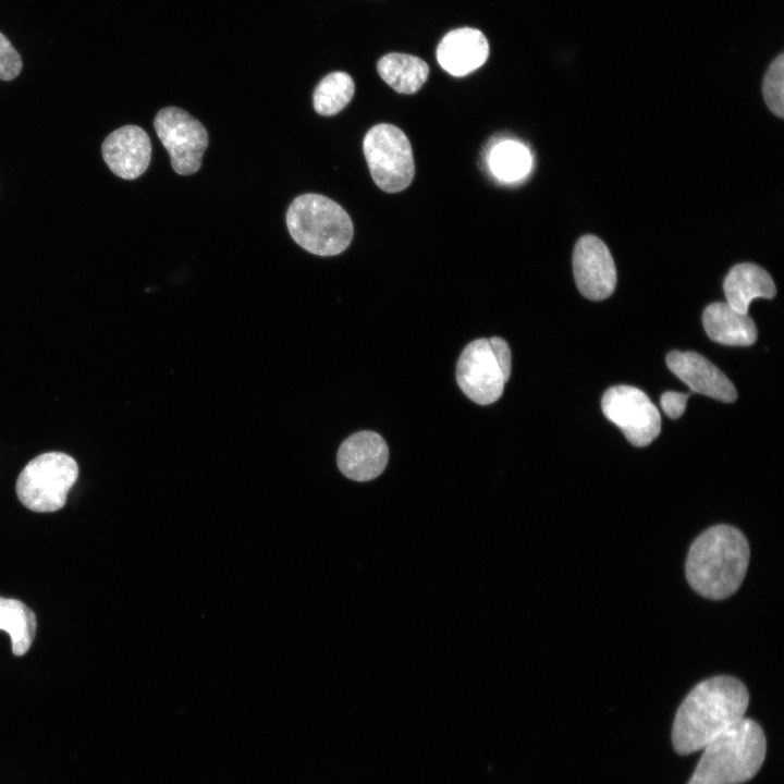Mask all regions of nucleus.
Here are the masks:
<instances>
[{"label":"nucleus","instance_id":"f257e3e1","mask_svg":"<svg viewBox=\"0 0 784 784\" xmlns=\"http://www.w3.org/2000/svg\"><path fill=\"white\" fill-rule=\"evenodd\" d=\"M749 703L745 685L721 675L700 682L683 700L672 728V743L679 755H689L709 744L744 718Z\"/></svg>","mask_w":784,"mask_h":784},{"label":"nucleus","instance_id":"f03ea898","mask_svg":"<svg viewBox=\"0 0 784 784\" xmlns=\"http://www.w3.org/2000/svg\"><path fill=\"white\" fill-rule=\"evenodd\" d=\"M749 554L747 539L737 528L730 525L710 527L690 546L686 578L702 597L725 599L743 583Z\"/></svg>","mask_w":784,"mask_h":784},{"label":"nucleus","instance_id":"7ed1b4c3","mask_svg":"<svg viewBox=\"0 0 784 784\" xmlns=\"http://www.w3.org/2000/svg\"><path fill=\"white\" fill-rule=\"evenodd\" d=\"M765 737L754 720L743 718L702 748L687 784H742L760 770Z\"/></svg>","mask_w":784,"mask_h":784},{"label":"nucleus","instance_id":"20e7f679","mask_svg":"<svg viewBox=\"0 0 784 784\" xmlns=\"http://www.w3.org/2000/svg\"><path fill=\"white\" fill-rule=\"evenodd\" d=\"M293 240L307 252L333 256L345 250L353 238V223L334 200L319 194L296 197L286 212Z\"/></svg>","mask_w":784,"mask_h":784},{"label":"nucleus","instance_id":"39448f33","mask_svg":"<svg viewBox=\"0 0 784 784\" xmlns=\"http://www.w3.org/2000/svg\"><path fill=\"white\" fill-rule=\"evenodd\" d=\"M78 476L74 458L60 452H49L32 460L16 481V494L27 509L54 512L62 509Z\"/></svg>","mask_w":784,"mask_h":784},{"label":"nucleus","instance_id":"423d86ee","mask_svg":"<svg viewBox=\"0 0 784 784\" xmlns=\"http://www.w3.org/2000/svg\"><path fill=\"white\" fill-rule=\"evenodd\" d=\"M363 149L376 185L387 193L405 189L415 166L409 139L399 127L380 123L365 135Z\"/></svg>","mask_w":784,"mask_h":784},{"label":"nucleus","instance_id":"0eeeda50","mask_svg":"<svg viewBox=\"0 0 784 784\" xmlns=\"http://www.w3.org/2000/svg\"><path fill=\"white\" fill-rule=\"evenodd\" d=\"M154 126L170 156L173 170L181 175L197 172L208 146L205 126L176 107L161 109L155 117Z\"/></svg>","mask_w":784,"mask_h":784},{"label":"nucleus","instance_id":"6e6552de","mask_svg":"<svg viewBox=\"0 0 784 784\" xmlns=\"http://www.w3.org/2000/svg\"><path fill=\"white\" fill-rule=\"evenodd\" d=\"M604 416L616 425L635 446H646L661 431V416L641 390L630 385L608 389L601 400Z\"/></svg>","mask_w":784,"mask_h":784},{"label":"nucleus","instance_id":"1a4fd4ad","mask_svg":"<svg viewBox=\"0 0 784 784\" xmlns=\"http://www.w3.org/2000/svg\"><path fill=\"white\" fill-rule=\"evenodd\" d=\"M456 380L465 395L480 405L500 399L506 380L488 339L470 342L456 364Z\"/></svg>","mask_w":784,"mask_h":784},{"label":"nucleus","instance_id":"9d476101","mask_svg":"<svg viewBox=\"0 0 784 784\" xmlns=\"http://www.w3.org/2000/svg\"><path fill=\"white\" fill-rule=\"evenodd\" d=\"M573 273L581 295L591 301L609 297L616 285V269L610 250L595 235H584L575 244Z\"/></svg>","mask_w":784,"mask_h":784},{"label":"nucleus","instance_id":"9b49d317","mask_svg":"<svg viewBox=\"0 0 784 784\" xmlns=\"http://www.w3.org/2000/svg\"><path fill=\"white\" fill-rule=\"evenodd\" d=\"M101 151L105 162L115 175L124 180H134L149 166L151 144L142 127L125 125L106 137Z\"/></svg>","mask_w":784,"mask_h":784},{"label":"nucleus","instance_id":"f8f14e48","mask_svg":"<svg viewBox=\"0 0 784 784\" xmlns=\"http://www.w3.org/2000/svg\"><path fill=\"white\" fill-rule=\"evenodd\" d=\"M666 365L694 393L726 403L737 399V391L732 381L698 353L672 351L666 356Z\"/></svg>","mask_w":784,"mask_h":784},{"label":"nucleus","instance_id":"ddd939ff","mask_svg":"<svg viewBox=\"0 0 784 784\" xmlns=\"http://www.w3.org/2000/svg\"><path fill=\"white\" fill-rule=\"evenodd\" d=\"M389 449L373 431H359L345 439L336 455L338 467L348 479L368 481L385 468Z\"/></svg>","mask_w":784,"mask_h":784},{"label":"nucleus","instance_id":"4468645a","mask_svg":"<svg viewBox=\"0 0 784 784\" xmlns=\"http://www.w3.org/2000/svg\"><path fill=\"white\" fill-rule=\"evenodd\" d=\"M489 56V44L476 28L453 29L441 39L437 59L441 68L453 76H465L480 68Z\"/></svg>","mask_w":784,"mask_h":784},{"label":"nucleus","instance_id":"2eb2a0df","mask_svg":"<svg viewBox=\"0 0 784 784\" xmlns=\"http://www.w3.org/2000/svg\"><path fill=\"white\" fill-rule=\"evenodd\" d=\"M723 290L726 303L742 314L755 298H772L775 284L767 270L751 262L735 265L724 279Z\"/></svg>","mask_w":784,"mask_h":784},{"label":"nucleus","instance_id":"dca6fc26","mask_svg":"<svg viewBox=\"0 0 784 784\" xmlns=\"http://www.w3.org/2000/svg\"><path fill=\"white\" fill-rule=\"evenodd\" d=\"M708 336L723 345L748 346L757 340V328L748 314H742L725 303H712L702 315Z\"/></svg>","mask_w":784,"mask_h":784},{"label":"nucleus","instance_id":"f3484780","mask_svg":"<svg viewBox=\"0 0 784 784\" xmlns=\"http://www.w3.org/2000/svg\"><path fill=\"white\" fill-rule=\"evenodd\" d=\"M487 167L501 183H517L531 171L532 156L522 142L503 138L495 142L487 152Z\"/></svg>","mask_w":784,"mask_h":784},{"label":"nucleus","instance_id":"a211bd4d","mask_svg":"<svg viewBox=\"0 0 784 784\" xmlns=\"http://www.w3.org/2000/svg\"><path fill=\"white\" fill-rule=\"evenodd\" d=\"M381 78L400 94H415L427 81L429 68L421 59L392 52L383 56L377 64Z\"/></svg>","mask_w":784,"mask_h":784},{"label":"nucleus","instance_id":"6ab92c4d","mask_svg":"<svg viewBox=\"0 0 784 784\" xmlns=\"http://www.w3.org/2000/svg\"><path fill=\"white\" fill-rule=\"evenodd\" d=\"M0 629L10 635L13 654L23 656L35 638V613L17 599L0 597Z\"/></svg>","mask_w":784,"mask_h":784},{"label":"nucleus","instance_id":"aec40b11","mask_svg":"<svg viewBox=\"0 0 784 784\" xmlns=\"http://www.w3.org/2000/svg\"><path fill=\"white\" fill-rule=\"evenodd\" d=\"M353 78L345 72H332L317 85L313 101L317 113L329 117L339 113L352 99Z\"/></svg>","mask_w":784,"mask_h":784},{"label":"nucleus","instance_id":"412c9836","mask_svg":"<svg viewBox=\"0 0 784 784\" xmlns=\"http://www.w3.org/2000/svg\"><path fill=\"white\" fill-rule=\"evenodd\" d=\"M762 95L768 108L779 118L784 117V54L770 64L762 84Z\"/></svg>","mask_w":784,"mask_h":784},{"label":"nucleus","instance_id":"4be33fe9","mask_svg":"<svg viewBox=\"0 0 784 784\" xmlns=\"http://www.w3.org/2000/svg\"><path fill=\"white\" fill-rule=\"evenodd\" d=\"M22 58L8 38L0 33V79L12 81L22 70Z\"/></svg>","mask_w":784,"mask_h":784},{"label":"nucleus","instance_id":"5701e85b","mask_svg":"<svg viewBox=\"0 0 784 784\" xmlns=\"http://www.w3.org/2000/svg\"><path fill=\"white\" fill-rule=\"evenodd\" d=\"M689 393L666 391L661 395V406L670 418L676 419L683 415L686 408Z\"/></svg>","mask_w":784,"mask_h":784},{"label":"nucleus","instance_id":"b1692460","mask_svg":"<svg viewBox=\"0 0 784 784\" xmlns=\"http://www.w3.org/2000/svg\"><path fill=\"white\" fill-rule=\"evenodd\" d=\"M489 343L491 345V348L494 353L495 359L498 362V365L507 381L511 375L512 369V362H511V350L509 344L505 340L502 338H491L489 339Z\"/></svg>","mask_w":784,"mask_h":784}]
</instances>
